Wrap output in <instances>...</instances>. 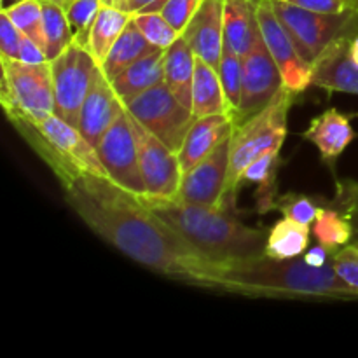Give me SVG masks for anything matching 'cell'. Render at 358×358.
Instances as JSON below:
<instances>
[{"label": "cell", "instance_id": "obj_1", "mask_svg": "<svg viewBox=\"0 0 358 358\" xmlns=\"http://www.w3.org/2000/svg\"><path fill=\"white\" fill-rule=\"evenodd\" d=\"M63 194L94 234L135 262L187 285L220 290L219 262L196 250L143 198L96 175L69 182Z\"/></svg>", "mask_w": 358, "mask_h": 358}, {"label": "cell", "instance_id": "obj_2", "mask_svg": "<svg viewBox=\"0 0 358 358\" xmlns=\"http://www.w3.org/2000/svg\"><path fill=\"white\" fill-rule=\"evenodd\" d=\"M332 261V259H331ZM220 290L275 299H357L358 294L336 273L332 262L315 268L299 257L269 255L220 264Z\"/></svg>", "mask_w": 358, "mask_h": 358}, {"label": "cell", "instance_id": "obj_3", "mask_svg": "<svg viewBox=\"0 0 358 358\" xmlns=\"http://www.w3.org/2000/svg\"><path fill=\"white\" fill-rule=\"evenodd\" d=\"M143 201L196 250L219 264L264 255L268 234L238 220L227 201L222 206H203L149 196H143Z\"/></svg>", "mask_w": 358, "mask_h": 358}, {"label": "cell", "instance_id": "obj_4", "mask_svg": "<svg viewBox=\"0 0 358 358\" xmlns=\"http://www.w3.org/2000/svg\"><path fill=\"white\" fill-rule=\"evenodd\" d=\"M3 112L21 138L55 173L62 187L83 175L108 177L96 149L84 138L79 128L58 114H37L13 105L3 107Z\"/></svg>", "mask_w": 358, "mask_h": 358}, {"label": "cell", "instance_id": "obj_5", "mask_svg": "<svg viewBox=\"0 0 358 358\" xmlns=\"http://www.w3.org/2000/svg\"><path fill=\"white\" fill-rule=\"evenodd\" d=\"M297 94L283 86L275 100L248 121L234 124L231 135V163L226 182V199H233L248 164L273 149H282L287 136V119Z\"/></svg>", "mask_w": 358, "mask_h": 358}, {"label": "cell", "instance_id": "obj_6", "mask_svg": "<svg viewBox=\"0 0 358 358\" xmlns=\"http://www.w3.org/2000/svg\"><path fill=\"white\" fill-rule=\"evenodd\" d=\"M273 7L292 37L299 55L311 66L336 38L358 34V9L341 14L315 13L283 0H273Z\"/></svg>", "mask_w": 358, "mask_h": 358}, {"label": "cell", "instance_id": "obj_7", "mask_svg": "<svg viewBox=\"0 0 358 358\" xmlns=\"http://www.w3.org/2000/svg\"><path fill=\"white\" fill-rule=\"evenodd\" d=\"M122 105L147 131L156 135L175 152L180 150L192 122L196 121L191 108L177 100L166 83L143 91Z\"/></svg>", "mask_w": 358, "mask_h": 358}, {"label": "cell", "instance_id": "obj_8", "mask_svg": "<svg viewBox=\"0 0 358 358\" xmlns=\"http://www.w3.org/2000/svg\"><path fill=\"white\" fill-rule=\"evenodd\" d=\"M0 65H2V79H0L2 107L13 105L37 114L56 110L51 63H24L21 59L0 55Z\"/></svg>", "mask_w": 358, "mask_h": 358}, {"label": "cell", "instance_id": "obj_9", "mask_svg": "<svg viewBox=\"0 0 358 358\" xmlns=\"http://www.w3.org/2000/svg\"><path fill=\"white\" fill-rule=\"evenodd\" d=\"M49 63L55 86V112L77 128L80 108L100 65L84 45L76 42Z\"/></svg>", "mask_w": 358, "mask_h": 358}, {"label": "cell", "instance_id": "obj_10", "mask_svg": "<svg viewBox=\"0 0 358 358\" xmlns=\"http://www.w3.org/2000/svg\"><path fill=\"white\" fill-rule=\"evenodd\" d=\"M96 152L112 182L140 198L147 196L145 182L140 170L135 133L126 108H122L114 124L103 133L100 142L96 143Z\"/></svg>", "mask_w": 358, "mask_h": 358}, {"label": "cell", "instance_id": "obj_11", "mask_svg": "<svg viewBox=\"0 0 358 358\" xmlns=\"http://www.w3.org/2000/svg\"><path fill=\"white\" fill-rule=\"evenodd\" d=\"M128 115L133 126V133H135L140 170H142L143 182H145L147 196L159 199H175L178 189H180L182 177H184L178 152L171 150L156 135L147 131L129 112Z\"/></svg>", "mask_w": 358, "mask_h": 358}, {"label": "cell", "instance_id": "obj_12", "mask_svg": "<svg viewBox=\"0 0 358 358\" xmlns=\"http://www.w3.org/2000/svg\"><path fill=\"white\" fill-rule=\"evenodd\" d=\"M283 86L285 83H283L278 65L261 38L257 45L243 56L241 101L234 115V124L248 121L264 110Z\"/></svg>", "mask_w": 358, "mask_h": 358}, {"label": "cell", "instance_id": "obj_13", "mask_svg": "<svg viewBox=\"0 0 358 358\" xmlns=\"http://www.w3.org/2000/svg\"><path fill=\"white\" fill-rule=\"evenodd\" d=\"M257 14L262 41L278 65L283 83L296 94L304 93L311 86L313 66L299 55L292 37L276 16L273 0H257Z\"/></svg>", "mask_w": 358, "mask_h": 358}, {"label": "cell", "instance_id": "obj_14", "mask_svg": "<svg viewBox=\"0 0 358 358\" xmlns=\"http://www.w3.org/2000/svg\"><path fill=\"white\" fill-rule=\"evenodd\" d=\"M231 135L222 140L205 159L185 171L175 198L177 201L187 205L222 206L231 163Z\"/></svg>", "mask_w": 358, "mask_h": 358}, {"label": "cell", "instance_id": "obj_15", "mask_svg": "<svg viewBox=\"0 0 358 358\" xmlns=\"http://www.w3.org/2000/svg\"><path fill=\"white\" fill-rule=\"evenodd\" d=\"M122 108L124 105L119 100L110 79L98 66L90 91L86 94V100L80 108L77 128L83 133L84 138L96 149V143L100 142L103 133L114 124L115 119L121 115Z\"/></svg>", "mask_w": 358, "mask_h": 358}, {"label": "cell", "instance_id": "obj_16", "mask_svg": "<svg viewBox=\"0 0 358 358\" xmlns=\"http://www.w3.org/2000/svg\"><path fill=\"white\" fill-rule=\"evenodd\" d=\"M352 37L336 38L315 59L311 86L324 87L329 93L358 94V65L350 55Z\"/></svg>", "mask_w": 358, "mask_h": 358}, {"label": "cell", "instance_id": "obj_17", "mask_svg": "<svg viewBox=\"0 0 358 358\" xmlns=\"http://www.w3.org/2000/svg\"><path fill=\"white\" fill-rule=\"evenodd\" d=\"M182 37L199 59L219 70L224 51V0H203Z\"/></svg>", "mask_w": 358, "mask_h": 358}, {"label": "cell", "instance_id": "obj_18", "mask_svg": "<svg viewBox=\"0 0 358 358\" xmlns=\"http://www.w3.org/2000/svg\"><path fill=\"white\" fill-rule=\"evenodd\" d=\"M234 119L227 114L196 117L178 150L182 171H189L201 159H205L222 140L233 133Z\"/></svg>", "mask_w": 358, "mask_h": 358}, {"label": "cell", "instance_id": "obj_19", "mask_svg": "<svg viewBox=\"0 0 358 358\" xmlns=\"http://www.w3.org/2000/svg\"><path fill=\"white\" fill-rule=\"evenodd\" d=\"M261 38L257 0H224V45L243 58Z\"/></svg>", "mask_w": 358, "mask_h": 358}, {"label": "cell", "instance_id": "obj_20", "mask_svg": "<svg viewBox=\"0 0 358 358\" xmlns=\"http://www.w3.org/2000/svg\"><path fill=\"white\" fill-rule=\"evenodd\" d=\"M303 136L317 147L325 163H332L353 142L355 131L348 115L341 114L336 108H329L311 121L310 128L303 133Z\"/></svg>", "mask_w": 358, "mask_h": 358}, {"label": "cell", "instance_id": "obj_21", "mask_svg": "<svg viewBox=\"0 0 358 358\" xmlns=\"http://www.w3.org/2000/svg\"><path fill=\"white\" fill-rule=\"evenodd\" d=\"M164 55H166V49L156 48L149 55L131 63L114 80H110L122 103L164 83Z\"/></svg>", "mask_w": 358, "mask_h": 358}, {"label": "cell", "instance_id": "obj_22", "mask_svg": "<svg viewBox=\"0 0 358 358\" xmlns=\"http://www.w3.org/2000/svg\"><path fill=\"white\" fill-rule=\"evenodd\" d=\"M196 55L184 37H178L164 55V83L184 107L192 110Z\"/></svg>", "mask_w": 358, "mask_h": 358}, {"label": "cell", "instance_id": "obj_23", "mask_svg": "<svg viewBox=\"0 0 358 358\" xmlns=\"http://www.w3.org/2000/svg\"><path fill=\"white\" fill-rule=\"evenodd\" d=\"M192 114L194 117L215 114L231 115L219 72L198 56H196L194 83H192Z\"/></svg>", "mask_w": 358, "mask_h": 358}, {"label": "cell", "instance_id": "obj_24", "mask_svg": "<svg viewBox=\"0 0 358 358\" xmlns=\"http://www.w3.org/2000/svg\"><path fill=\"white\" fill-rule=\"evenodd\" d=\"M154 49H156V45L147 41L145 35L136 28V24L131 20L128 23V27L122 30V34L119 35L115 44L112 45V49L108 51L107 58L103 59L100 69L103 70V73L108 79L114 80L131 63H135L142 56L149 55Z\"/></svg>", "mask_w": 358, "mask_h": 358}, {"label": "cell", "instance_id": "obj_25", "mask_svg": "<svg viewBox=\"0 0 358 358\" xmlns=\"http://www.w3.org/2000/svg\"><path fill=\"white\" fill-rule=\"evenodd\" d=\"M131 17L133 14L117 9V7L105 6V3L100 7V13L94 20L90 38H87V51L96 59L98 65H101L103 59L107 58L108 51L115 44L122 30L128 27Z\"/></svg>", "mask_w": 358, "mask_h": 358}, {"label": "cell", "instance_id": "obj_26", "mask_svg": "<svg viewBox=\"0 0 358 358\" xmlns=\"http://www.w3.org/2000/svg\"><path fill=\"white\" fill-rule=\"evenodd\" d=\"M280 163H282L280 149H273L259 156L252 164H248L247 170L241 175L240 185H243L245 182H255L259 185L257 194H255L259 213L271 212L273 201L278 196V192H276V173H278Z\"/></svg>", "mask_w": 358, "mask_h": 358}, {"label": "cell", "instance_id": "obj_27", "mask_svg": "<svg viewBox=\"0 0 358 358\" xmlns=\"http://www.w3.org/2000/svg\"><path fill=\"white\" fill-rule=\"evenodd\" d=\"M311 241V226L282 219L269 229L266 241V255L273 259L299 257L308 250Z\"/></svg>", "mask_w": 358, "mask_h": 358}, {"label": "cell", "instance_id": "obj_28", "mask_svg": "<svg viewBox=\"0 0 358 358\" xmlns=\"http://www.w3.org/2000/svg\"><path fill=\"white\" fill-rule=\"evenodd\" d=\"M41 3L42 16H44L45 56L51 62L72 44L73 31L66 17L65 7L51 0H41Z\"/></svg>", "mask_w": 358, "mask_h": 358}, {"label": "cell", "instance_id": "obj_29", "mask_svg": "<svg viewBox=\"0 0 358 358\" xmlns=\"http://www.w3.org/2000/svg\"><path fill=\"white\" fill-rule=\"evenodd\" d=\"M313 234L318 243L338 252L339 248L352 243L353 229L350 220L345 217V213H341L334 206L332 208L320 206L317 219L313 222Z\"/></svg>", "mask_w": 358, "mask_h": 358}, {"label": "cell", "instance_id": "obj_30", "mask_svg": "<svg viewBox=\"0 0 358 358\" xmlns=\"http://www.w3.org/2000/svg\"><path fill=\"white\" fill-rule=\"evenodd\" d=\"M3 10L24 37L31 38L38 48L45 51L44 16H42L41 0H16L13 6L3 7Z\"/></svg>", "mask_w": 358, "mask_h": 358}, {"label": "cell", "instance_id": "obj_31", "mask_svg": "<svg viewBox=\"0 0 358 358\" xmlns=\"http://www.w3.org/2000/svg\"><path fill=\"white\" fill-rule=\"evenodd\" d=\"M219 77L222 83L224 94H226L227 105H229L231 115H236L238 107L241 101V84H243V58L238 56L236 52L231 51L229 48L224 45L222 58L219 65Z\"/></svg>", "mask_w": 358, "mask_h": 358}, {"label": "cell", "instance_id": "obj_32", "mask_svg": "<svg viewBox=\"0 0 358 358\" xmlns=\"http://www.w3.org/2000/svg\"><path fill=\"white\" fill-rule=\"evenodd\" d=\"M101 6H103L101 0H70L66 3L65 13L70 27H72L76 44L84 45L87 49V38H90L91 28H93Z\"/></svg>", "mask_w": 358, "mask_h": 358}, {"label": "cell", "instance_id": "obj_33", "mask_svg": "<svg viewBox=\"0 0 358 358\" xmlns=\"http://www.w3.org/2000/svg\"><path fill=\"white\" fill-rule=\"evenodd\" d=\"M131 20L136 24V28L145 35L147 41L156 48L168 49L180 37V34L164 20L161 13H136L133 14Z\"/></svg>", "mask_w": 358, "mask_h": 358}, {"label": "cell", "instance_id": "obj_34", "mask_svg": "<svg viewBox=\"0 0 358 358\" xmlns=\"http://www.w3.org/2000/svg\"><path fill=\"white\" fill-rule=\"evenodd\" d=\"M318 208L320 206H317L315 199L304 194H294V192L278 194L271 205V212H280L287 219L296 220L304 226H313Z\"/></svg>", "mask_w": 358, "mask_h": 358}, {"label": "cell", "instance_id": "obj_35", "mask_svg": "<svg viewBox=\"0 0 358 358\" xmlns=\"http://www.w3.org/2000/svg\"><path fill=\"white\" fill-rule=\"evenodd\" d=\"M334 208L345 213L346 219L350 220L353 229L352 243L358 247V182L343 178L336 182V198Z\"/></svg>", "mask_w": 358, "mask_h": 358}, {"label": "cell", "instance_id": "obj_36", "mask_svg": "<svg viewBox=\"0 0 358 358\" xmlns=\"http://www.w3.org/2000/svg\"><path fill=\"white\" fill-rule=\"evenodd\" d=\"M201 3L203 0H166L159 13L182 35Z\"/></svg>", "mask_w": 358, "mask_h": 358}, {"label": "cell", "instance_id": "obj_37", "mask_svg": "<svg viewBox=\"0 0 358 358\" xmlns=\"http://www.w3.org/2000/svg\"><path fill=\"white\" fill-rule=\"evenodd\" d=\"M336 273L358 294V247L350 243L332 255Z\"/></svg>", "mask_w": 358, "mask_h": 358}, {"label": "cell", "instance_id": "obj_38", "mask_svg": "<svg viewBox=\"0 0 358 358\" xmlns=\"http://www.w3.org/2000/svg\"><path fill=\"white\" fill-rule=\"evenodd\" d=\"M21 41H23V34L17 30L13 20L2 9L0 10V55L17 59Z\"/></svg>", "mask_w": 358, "mask_h": 358}, {"label": "cell", "instance_id": "obj_39", "mask_svg": "<svg viewBox=\"0 0 358 358\" xmlns=\"http://www.w3.org/2000/svg\"><path fill=\"white\" fill-rule=\"evenodd\" d=\"M283 2H289L292 6L303 7V9L308 10H315V13L341 14L346 13V10L358 9L350 0H283Z\"/></svg>", "mask_w": 358, "mask_h": 358}, {"label": "cell", "instance_id": "obj_40", "mask_svg": "<svg viewBox=\"0 0 358 358\" xmlns=\"http://www.w3.org/2000/svg\"><path fill=\"white\" fill-rule=\"evenodd\" d=\"M17 59L24 63H44L49 62L48 56H45L44 49L38 48L31 38L24 37L23 35V41H21L20 45V55H17Z\"/></svg>", "mask_w": 358, "mask_h": 358}, {"label": "cell", "instance_id": "obj_41", "mask_svg": "<svg viewBox=\"0 0 358 358\" xmlns=\"http://www.w3.org/2000/svg\"><path fill=\"white\" fill-rule=\"evenodd\" d=\"M336 252L331 250L329 247H325V245L318 243L315 245V247H310L306 252H304V261L308 262L310 266H315V268H322V266L329 264L332 259V255H334Z\"/></svg>", "mask_w": 358, "mask_h": 358}, {"label": "cell", "instance_id": "obj_42", "mask_svg": "<svg viewBox=\"0 0 358 358\" xmlns=\"http://www.w3.org/2000/svg\"><path fill=\"white\" fill-rule=\"evenodd\" d=\"M166 0H124L121 6L122 10L129 14L136 13H159Z\"/></svg>", "mask_w": 358, "mask_h": 358}, {"label": "cell", "instance_id": "obj_43", "mask_svg": "<svg viewBox=\"0 0 358 358\" xmlns=\"http://www.w3.org/2000/svg\"><path fill=\"white\" fill-rule=\"evenodd\" d=\"M350 55H352V58L355 59V63L358 65V34L353 35L352 42H350Z\"/></svg>", "mask_w": 358, "mask_h": 358}, {"label": "cell", "instance_id": "obj_44", "mask_svg": "<svg viewBox=\"0 0 358 358\" xmlns=\"http://www.w3.org/2000/svg\"><path fill=\"white\" fill-rule=\"evenodd\" d=\"M101 2H103L105 6H112V7H117V9H121V6L124 0H101Z\"/></svg>", "mask_w": 358, "mask_h": 358}, {"label": "cell", "instance_id": "obj_45", "mask_svg": "<svg viewBox=\"0 0 358 358\" xmlns=\"http://www.w3.org/2000/svg\"><path fill=\"white\" fill-rule=\"evenodd\" d=\"M51 2H56V3H59V6H63V7H65L66 3L70 2V0H51Z\"/></svg>", "mask_w": 358, "mask_h": 358}, {"label": "cell", "instance_id": "obj_46", "mask_svg": "<svg viewBox=\"0 0 358 358\" xmlns=\"http://www.w3.org/2000/svg\"><path fill=\"white\" fill-rule=\"evenodd\" d=\"M350 2H352L353 6H357V7H358V0H350Z\"/></svg>", "mask_w": 358, "mask_h": 358}]
</instances>
